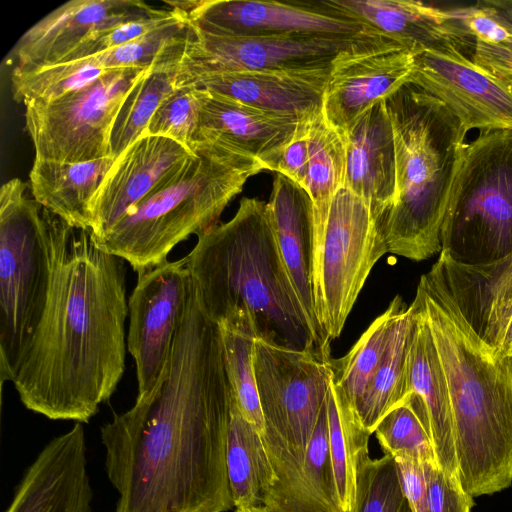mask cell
Instances as JSON below:
<instances>
[{
    "instance_id": "obj_1",
    "label": "cell",
    "mask_w": 512,
    "mask_h": 512,
    "mask_svg": "<svg viewBox=\"0 0 512 512\" xmlns=\"http://www.w3.org/2000/svg\"><path fill=\"white\" fill-rule=\"evenodd\" d=\"M234 399L220 326L192 281L165 379L101 427L115 512H226Z\"/></svg>"
},
{
    "instance_id": "obj_2",
    "label": "cell",
    "mask_w": 512,
    "mask_h": 512,
    "mask_svg": "<svg viewBox=\"0 0 512 512\" xmlns=\"http://www.w3.org/2000/svg\"><path fill=\"white\" fill-rule=\"evenodd\" d=\"M51 283L12 381L22 404L51 420L87 423L125 370V260L100 249L91 231L45 209Z\"/></svg>"
},
{
    "instance_id": "obj_3",
    "label": "cell",
    "mask_w": 512,
    "mask_h": 512,
    "mask_svg": "<svg viewBox=\"0 0 512 512\" xmlns=\"http://www.w3.org/2000/svg\"><path fill=\"white\" fill-rule=\"evenodd\" d=\"M186 258L202 310L220 327L330 353L296 294L265 202L242 198L232 219L198 236Z\"/></svg>"
},
{
    "instance_id": "obj_4",
    "label": "cell",
    "mask_w": 512,
    "mask_h": 512,
    "mask_svg": "<svg viewBox=\"0 0 512 512\" xmlns=\"http://www.w3.org/2000/svg\"><path fill=\"white\" fill-rule=\"evenodd\" d=\"M415 299L447 381L458 477L472 497L512 484V358L470 326L442 282L422 275Z\"/></svg>"
},
{
    "instance_id": "obj_5",
    "label": "cell",
    "mask_w": 512,
    "mask_h": 512,
    "mask_svg": "<svg viewBox=\"0 0 512 512\" xmlns=\"http://www.w3.org/2000/svg\"><path fill=\"white\" fill-rule=\"evenodd\" d=\"M385 103L396 177L382 231L388 253L422 261L441 252V226L467 132L443 102L410 83Z\"/></svg>"
},
{
    "instance_id": "obj_6",
    "label": "cell",
    "mask_w": 512,
    "mask_h": 512,
    "mask_svg": "<svg viewBox=\"0 0 512 512\" xmlns=\"http://www.w3.org/2000/svg\"><path fill=\"white\" fill-rule=\"evenodd\" d=\"M194 152L103 236L93 238L95 244L137 273L151 269L167 261L178 243L217 225L246 181L264 170L257 159L217 143L198 141Z\"/></svg>"
},
{
    "instance_id": "obj_7",
    "label": "cell",
    "mask_w": 512,
    "mask_h": 512,
    "mask_svg": "<svg viewBox=\"0 0 512 512\" xmlns=\"http://www.w3.org/2000/svg\"><path fill=\"white\" fill-rule=\"evenodd\" d=\"M330 353L254 339L253 367L264 418L261 436L276 482L264 496L270 508L302 469L331 383Z\"/></svg>"
},
{
    "instance_id": "obj_8",
    "label": "cell",
    "mask_w": 512,
    "mask_h": 512,
    "mask_svg": "<svg viewBox=\"0 0 512 512\" xmlns=\"http://www.w3.org/2000/svg\"><path fill=\"white\" fill-rule=\"evenodd\" d=\"M440 242L439 254L466 266L512 254V129L482 132L464 146Z\"/></svg>"
},
{
    "instance_id": "obj_9",
    "label": "cell",
    "mask_w": 512,
    "mask_h": 512,
    "mask_svg": "<svg viewBox=\"0 0 512 512\" xmlns=\"http://www.w3.org/2000/svg\"><path fill=\"white\" fill-rule=\"evenodd\" d=\"M51 283L45 208L18 178L0 190V379L13 381L39 325Z\"/></svg>"
},
{
    "instance_id": "obj_10",
    "label": "cell",
    "mask_w": 512,
    "mask_h": 512,
    "mask_svg": "<svg viewBox=\"0 0 512 512\" xmlns=\"http://www.w3.org/2000/svg\"><path fill=\"white\" fill-rule=\"evenodd\" d=\"M385 253L382 222L364 200L339 189L314 260L315 314L330 340L341 334L368 275Z\"/></svg>"
},
{
    "instance_id": "obj_11",
    "label": "cell",
    "mask_w": 512,
    "mask_h": 512,
    "mask_svg": "<svg viewBox=\"0 0 512 512\" xmlns=\"http://www.w3.org/2000/svg\"><path fill=\"white\" fill-rule=\"evenodd\" d=\"M148 68L115 69L52 102L26 104V130L35 159L81 163L110 157L115 118L127 93Z\"/></svg>"
},
{
    "instance_id": "obj_12",
    "label": "cell",
    "mask_w": 512,
    "mask_h": 512,
    "mask_svg": "<svg viewBox=\"0 0 512 512\" xmlns=\"http://www.w3.org/2000/svg\"><path fill=\"white\" fill-rule=\"evenodd\" d=\"M137 274L128 299L127 350L135 362L140 396L150 393L167 375L192 278L186 256Z\"/></svg>"
},
{
    "instance_id": "obj_13",
    "label": "cell",
    "mask_w": 512,
    "mask_h": 512,
    "mask_svg": "<svg viewBox=\"0 0 512 512\" xmlns=\"http://www.w3.org/2000/svg\"><path fill=\"white\" fill-rule=\"evenodd\" d=\"M191 25V24H190ZM192 34L182 60L188 73L307 70L332 65L336 57L361 38L323 33H287L226 37Z\"/></svg>"
},
{
    "instance_id": "obj_14",
    "label": "cell",
    "mask_w": 512,
    "mask_h": 512,
    "mask_svg": "<svg viewBox=\"0 0 512 512\" xmlns=\"http://www.w3.org/2000/svg\"><path fill=\"white\" fill-rule=\"evenodd\" d=\"M414 53L374 32L339 54L325 88L322 113L343 134L369 107L408 83Z\"/></svg>"
},
{
    "instance_id": "obj_15",
    "label": "cell",
    "mask_w": 512,
    "mask_h": 512,
    "mask_svg": "<svg viewBox=\"0 0 512 512\" xmlns=\"http://www.w3.org/2000/svg\"><path fill=\"white\" fill-rule=\"evenodd\" d=\"M408 83L443 102L467 133L512 129V84L460 50L414 53Z\"/></svg>"
},
{
    "instance_id": "obj_16",
    "label": "cell",
    "mask_w": 512,
    "mask_h": 512,
    "mask_svg": "<svg viewBox=\"0 0 512 512\" xmlns=\"http://www.w3.org/2000/svg\"><path fill=\"white\" fill-rule=\"evenodd\" d=\"M195 29L217 36L251 37L287 33H323L360 37L374 29L326 0L279 2L200 0L184 17Z\"/></svg>"
},
{
    "instance_id": "obj_17",
    "label": "cell",
    "mask_w": 512,
    "mask_h": 512,
    "mask_svg": "<svg viewBox=\"0 0 512 512\" xmlns=\"http://www.w3.org/2000/svg\"><path fill=\"white\" fill-rule=\"evenodd\" d=\"M82 423L52 438L28 466L5 512H91Z\"/></svg>"
},
{
    "instance_id": "obj_18",
    "label": "cell",
    "mask_w": 512,
    "mask_h": 512,
    "mask_svg": "<svg viewBox=\"0 0 512 512\" xmlns=\"http://www.w3.org/2000/svg\"><path fill=\"white\" fill-rule=\"evenodd\" d=\"M331 66L211 73H188L181 67L179 86L190 84L266 112L307 120L322 113Z\"/></svg>"
},
{
    "instance_id": "obj_19",
    "label": "cell",
    "mask_w": 512,
    "mask_h": 512,
    "mask_svg": "<svg viewBox=\"0 0 512 512\" xmlns=\"http://www.w3.org/2000/svg\"><path fill=\"white\" fill-rule=\"evenodd\" d=\"M194 154L171 139L149 135L125 149L114 160L91 204L92 238L103 236Z\"/></svg>"
},
{
    "instance_id": "obj_20",
    "label": "cell",
    "mask_w": 512,
    "mask_h": 512,
    "mask_svg": "<svg viewBox=\"0 0 512 512\" xmlns=\"http://www.w3.org/2000/svg\"><path fill=\"white\" fill-rule=\"evenodd\" d=\"M140 0H72L39 20L15 45L19 66L62 62L84 41L121 23L154 14Z\"/></svg>"
},
{
    "instance_id": "obj_21",
    "label": "cell",
    "mask_w": 512,
    "mask_h": 512,
    "mask_svg": "<svg viewBox=\"0 0 512 512\" xmlns=\"http://www.w3.org/2000/svg\"><path fill=\"white\" fill-rule=\"evenodd\" d=\"M266 206L283 262L300 303L317 339L322 346L330 348L331 340L321 329L315 314V230L311 198L303 187L277 174Z\"/></svg>"
},
{
    "instance_id": "obj_22",
    "label": "cell",
    "mask_w": 512,
    "mask_h": 512,
    "mask_svg": "<svg viewBox=\"0 0 512 512\" xmlns=\"http://www.w3.org/2000/svg\"><path fill=\"white\" fill-rule=\"evenodd\" d=\"M346 166L344 186L383 219L395 194L396 160L393 128L385 100L369 107L342 134Z\"/></svg>"
},
{
    "instance_id": "obj_23",
    "label": "cell",
    "mask_w": 512,
    "mask_h": 512,
    "mask_svg": "<svg viewBox=\"0 0 512 512\" xmlns=\"http://www.w3.org/2000/svg\"><path fill=\"white\" fill-rule=\"evenodd\" d=\"M429 272L442 282L475 332L499 351L512 317V254L484 266L457 264L439 254Z\"/></svg>"
},
{
    "instance_id": "obj_24",
    "label": "cell",
    "mask_w": 512,
    "mask_h": 512,
    "mask_svg": "<svg viewBox=\"0 0 512 512\" xmlns=\"http://www.w3.org/2000/svg\"><path fill=\"white\" fill-rule=\"evenodd\" d=\"M197 89L200 99L197 142L223 145L251 156L261 164L288 143L306 121L266 112Z\"/></svg>"
},
{
    "instance_id": "obj_25",
    "label": "cell",
    "mask_w": 512,
    "mask_h": 512,
    "mask_svg": "<svg viewBox=\"0 0 512 512\" xmlns=\"http://www.w3.org/2000/svg\"><path fill=\"white\" fill-rule=\"evenodd\" d=\"M413 53L460 50L467 38L447 10L415 0H326Z\"/></svg>"
},
{
    "instance_id": "obj_26",
    "label": "cell",
    "mask_w": 512,
    "mask_h": 512,
    "mask_svg": "<svg viewBox=\"0 0 512 512\" xmlns=\"http://www.w3.org/2000/svg\"><path fill=\"white\" fill-rule=\"evenodd\" d=\"M417 317L407 361L408 394L421 400L428 418L437 465L458 476L449 391L431 331L418 301Z\"/></svg>"
},
{
    "instance_id": "obj_27",
    "label": "cell",
    "mask_w": 512,
    "mask_h": 512,
    "mask_svg": "<svg viewBox=\"0 0 512 512\" xmlns=\"http://www.w3.org/2000/svg\"><path fill=\"white\" fill-rule=\"evenodd\" d=\"M114 160L112 156L81 163L35 159L29 173L31 194L70 226L91 230V204Z\"/></svg>"
},
{
    "instance_id": "obj_28",
    "label": "cell",
    "mask_w": 512,
    "mask_h": 512,
    "mask_svg": "<svg viewBox=\"0 0 512 512\" xmlns=\"http://www.w3.org/2000/svg\"><path fill=\"white\" fill-rule=\"evenodd\" d=\"M227 476L236 509L260 506L276 482L260 433L240 413L235 400L226 449Z\"/></svg>"
},
{
    "instance_id": "obj_29",
    "label": "cell",
    "mask_w": 512,
    "mask_h": 512,
    "mask_svg": "<svg viewBox=\"0 0 512 512\" xmlns=\"http://www.w3.org/2000/svg\"><path fill=\"white\" fill-rule=\"evenodd\" d=\"M184 54L149 67L127 93L110 136V152L114 159L143 136L158 107L179 87Z\"/></svg>"
},
{
    "instance_id": "obj_30",
    "label": "cell",
    "mask_w": 512,
    "mask_h": 512,
    "mask_svg": "<svg viewBox=\"0 0 512 512\" xmlns=\"http://www.w3.org/2000/svg\"><path fill=\"white\" fill-rule=\"evenodd\" d=\"M417 309L414 302L401 311L371 386L359 409L364 427L372 434L382 418L408 395L407 361Z\"/></svg>"
},
{
    "instance_id": "obj_31",
    "label": "cell",
    "mask_w": 512,
    "mask_h": 512,
    "mask_svg": "<svg viewBox=\"0 0 512 512\" xmlns=\"http://www.w3.org/2000/svg\"><path fill=\"white\" fill-rule=\"evenodd\" d=\"M308 137L309 161L303 188L313 204L316 252L331 201L344 186L346 153L343 135L326 121L323 113L311 119Z\"/></svg>"
},
{
    "instance_id": "obj_32",
    "label": "cell",
    "mask_w": 512,
    "mask_h": 512,
    "mask_svg": "<svg viewBox=\"0 0 512 512\" xmlns=\"http://www.w3.org/2000/svg\"><path fill=\"white\" fill-rule=\"evenodd\" d=\"M332 377V376H331ZM328 443L338 497L344 512H351L361 456L368 451L371 433L357 411L332 383L327 393Z\"/></svg>"
},
{
    "instance_id": "obj_33",
    "label": "cell",
    "mask_w": 512,
    "mask_h": 512,
    "mask_svg": "<svg viewBox=\"0 0 512 512\" xmlns=\"http://www.w3.org/2000/svg\"><path fill=\"white\" fill-rule=\"evenodd\" d=\"M407 306L400 295L394 297L344 357L330 359L332 383L357 413L381 364L394 322Z\"/></svg>"
},
{
    "instance_id": "obj_34",
    "label": "cell",
    "mask_w": 512,
    "mask_h": 512,
    "mask_svg": "<svg viewBox=\"0 0 512 512\" xmlns=\"http://www.w3.org/2000/svg\"><path fill=\"white\" fill-rule=\"evenodd\" d=\"M94 57L43 66L16 65L11 74L12 94L24 105L48 103L99 80L109 72Z\"/></svg>"
},
{
    "instance_id": "obj_35",
    "label": "cell",
    "mask_w": 512,
    "mask_h": 512,
    "mask_svg": "<svg viewBox=\"0 0 512 512\" xmlns=\"http://www.w3.org/2000/svg\"><path fill=\"white\" fill-rule=\"evenodd\" d=\"M374 433L385 454L437 465L426 411L414 393L392 408Z\"/></svg>"
},
{
    "instance_id": "obj_36",
    "label": "cell",
    "mask_w": 512,
    "mask_h": 512,
    "mask_svg": "<svg viewBox=\"0 0 512 512\" xmlns=\"http://www.w3.org/2000/svg\"><path fill=\"white\" fill-rule=\"evenodd\" d=\"M351 512H412L392 456L371 459L369 452L361 456Z\"/></svg>"
},
{
    "instance_id": "obj_37",
    "label": "cell",
    "mask_w": 512,
    "mask_h": 512,
    "mask_svg": "<svg viewBox=\"0 0 512 512\" xmlns=\"http://www.w3.org/2000/svg\"><path fill=\"white\" fill-rule=\"evenodd\" d=\"M220 328L225 365L235 403L242 416L262 436L265 424L253 367L255 337L249 333Z\"/></svg>"
},
{
    "instance_id": "obj_38",
    "label": "cell",
    "mask_w": 512,
    "mask_h": 512,
    "mask_svg": "<svg viewBox=\"0 0 512 512\" xmlns=\"http://www.w3.org/2000/svg\"><path fill=\"white\" fill-rule=\"evenodd\" d=\"M200 117L199 90L179 86L158 107L143 135L171 139L195 153Z\"/></svg>"
},
{
    "instance_id": "obj_39",
    "label": "cell",
    "mask_w": 512,
    "mask_h": 512,
    "mask_svg": "<svg viewBox=\"0 0 512 512\" xmlns=\"http://www.w3.org/2000/svg\"><path fill=\"white\" fill-rule=\"evenodd\" d=\"M179 16L180 14L173 10L159 9L149 16L121 23L87 39L62 62L88 58L119 47L175 20Z\"/></svg>"
},
{
    "instance_id": "obj_40",
    "label": "cell",
    "mask_w": 512,
    "mask_h": 512,
    "mask_svg": "<svg viewBox=\"0 0 512 512\" xmlns=\"http://www.w3.org/2000/svg\"><path fill=\"white\" fill-rule=\"evenodd\" d=\"M462 33L476 41L498 45L512 38V25L486 0L447 10Z\"/></svg>"
},
{
    "instance_id": "obj_41",
    "label": "cell",
    "mask_w": 512,
    "mask_h": 512,
    "mask_svg": "<svg viewBox=\"0 0 512 512\" xmlns=\"http://www.w3.org/2000/svg\"><path fill=\"white\" fill-rule=\"evenodd\" d=\"M425 469L427 512H471L473 497L463 489L458 476L433 463H425Z\"/></svg>"
},
{
    "instance_id": "obj_42",
    "label": "cell",
    "mask_w": 512,
    "mask_h": 512,
    "mask_svg": "<svg viewBox=\"0 0 512 512\" xmlns=\"http://www.w3.org/2000/svg\"><path fill=\"white\" fill-rule=\"evenodd\" d=\"M311 119L304 121L293 138L262 163L264 170L284 175L304 187L309 161L308 129Z\"/></svg>"
},
{
    "instance_id": "obj_43",
    "label": "cell",
    "mask_w": 512,
    "mask_h": 512,
    "mask_svg": "<svg viewBox=\"0 0 512 512\" xmlns=\"http://www.w3.org/2000/svg\"><path fill=\"white\" fill-rule=\"evenodd\" d=\"M402 491L412 512H427V476L425 463L405 458H394Z\"/></svg>"
},
{
    "instance_id": "obj_44",
    "label": "cell",
    "mask_w": 512,
    "mask_h": 512,
    "mask_svg": "<svg viewBox=\"0 0 512 512\" xmlns=\"http://www.w3.org/2000/svg\"><path fill=\"white\" fill-rule=\"evenodd\" d=\"M473 62L496 77L512 83V38L498 45L476 41Z\"/></svg>"
},
{
    "instance_id": "obj_45",
    "label": "cell",
    "mask_w": 512,
    "mask_h": 512,
    "mask_svg": "<svg viewBox=\"0 0 512 512\" xmlns=\"http://www.w3.org/2000/svg\"><path fill=\"white\" fill-rule=\"evenodd\" d=\"M512 25V0H486Z\"/></svg>"
},
{
    "instance_id": "obj_46",
    "label": "cell",
    "mask_w": 512,
    "mask_h": 512,
    "mask_svg": "<svg viewBox=\"0 0 512 512\" xmlns=\"http://www.w3.org/2000/svg\"><path fill=\"white\" fill-rule=\"evenodd\" d=\"M499 352L504 356L512 358V317L503 335Z\"/></svg>"
},
{
    "instance_id": "obj_47",
    "label": "cell",
    "mask_w": 512,
    "mask_h": 512,
    "mask_svg": "<svg viewBox=\"0 0 512 512\" xmlns=\"http://www.w3.org/2000/svg\"><path fill=\"white\" fill-rule=\"evenodd\" d=\"M235 512H272V511L269 510L264 505H260V506H253V507H249V508L236 509Z\"/></svg>"
},
{
    "instance_id": "obj_48",
    "label": "cell",
    "mask_w": 512,
    "mask_h": 512,
    "mask_svg": "<svg viewBox=\"0 0 512 512\" xmlns=\"http://www.w3.org/2000/svg\"><path fill=\"white\" fill-rule=\"evenodd\" d=\"M512 84V83H511Z\"/></svg>"
}]
</instances>
